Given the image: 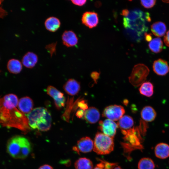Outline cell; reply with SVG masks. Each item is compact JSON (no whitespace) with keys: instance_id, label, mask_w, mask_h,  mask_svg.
<instances>
[{"instance_id":"cell-18","label":"cell","mask_w":169,"mask_h":169,"mask_svg":"<svg viewBox=\"0 0 169 169\" xmlns=\"http://www.w3.org/2000/svg\"><path fill=\"white\" fill-rule=\"evenodd\" d=\"M100 114L98 110L95 107H90L84 112V117L88 123L94 124L99 120Z\"/></svg>"},{"instance_id":"cell-37","label":"cell","mask_w":169,"mask_h":169,"mask_svg":"<svg viewBox=\"0 0 169 169\" xmlns=\"http://www.w3.org/2000/svg\"><path fill=\"white\" fill-rule=\"evenodd\" d=\"M38 169H53V167L49 165L45 164L40 166Z\"/></svg>"},{"instance_id":"cell-32","label":"cell","mask_w":169,"mask_h":169,"mask_svg":"<svg viewBox=\"0 0 169 169\" xmlns=\"http://www.w3.org/2000/svg\"><path fill=\"white\" fill-rule=\"evenodd\" d=\"M71 1L74 5L78 6H82L85 4L87 1L85 0H72Z\"/></svg>"},{"instance_id":"cell-30","label":"cell","mask_w":169,"mask_h":169,"mask_svg":"<svg viewBox=\"0 0 169 169\" xmlns=\"http://www.w3.org/2000/svg\"><path fill=\"white\" fill-rule=\"evenodd\" d=\"M156 1L152 0H141V5L146 8H150L153 7L155 4Z\"/></svg>"},{"instance_id":"cell-10","label":"cell","mask_w":169,"mask_h":169,"mask_svg":"<svg viewBox=\"0 0 169 169\" xmlns=\"http://www.w3.org/2000/svg\"><path fill=\"white\" fill-rule=\"evenodd\" d=\"M118 127L117 124L109 119L100 121L99 122V129L102 133L113 138L116 134Z\"/></svg>"},{"instance_id":"cell-15","label":"cell","mask_w":169,"mask_h":169,"mask_svg":"<svg viewBox=\"0 0 169 169\" xmlns=\"http://www.w3.org/2000/svg\"><path fill=\"white\" fill-rule=\"evenodd\" d=\"M63 89L69 95L73 96L77 94L80 90V83L76 80L69 79L64 84Z\"/></svg>"},{"instance_id":"cell-38","label":"cell","mask_w":169,"mask_h":169,"mask_svg":"<svg viewBox=\"0 0 169 169\" xmlns=\"http://www.w3.org/2000/svg\"><path fill=\"white\" fill-rule=\"evenodd\" d=\"M129 11L127 9H124L122 10L121 15L125 17H127L128 15Z\"/></svg>"},{"instance_id":"cell-35","label":"cell","mask_w":169,"mask_h":169,"mask_svg":"<svg viewBox=\"0 0 169 169\" xmlns=\"http://www.w3.org/2000/svg\"><path fill=\"white\" fill-rule=\"evenodd\" d=\"M99 75V73L97 72H93L91 74V77L95 81L98 79Z\"/></svg>"},{"instance_id":"cell-26","label":"cell","mask_w":169,"mask_h":169,"mask_svg":"<svg viewBox=\"0 0 169 169\" xmlns=\"http://www.w3.org/2000/svg\"><path fill=\"white\" fill-rule=\"evenodd\" d=\"M148 46L149 49L152 52L155 53H160L163 49L162 41L159 38H155L149 42Z\"/></svg>"},{"instance_id":"cell-6","label":"cell","mask_w":169,"mask_h":169,"mask_svg":"<svg viewBox=\"0 0 169 169\" xmlns=\"http://www.w3.org/2000/svg\"><path fill=\"white\" fill-rule=\"evenodd\" d=\"M113 138L102 132H97L95 136L93 150L98 154L106 155L112 151L114 148Z\"/></svg>"},{"instance_id":"cell-39","label":"cell","mask_w":169,"mask_h":169,"mask_svg":"<svg viewBox=\"0 0 169 169\" xmlns=\"http://www.w3.org/2000/svg\"><path fill=\"white\" fill-rule=\"evenodd\" d=\"M93 169H104L100 163L97 164Z\"/></svg>"},{"instance_id":"cell-24","label":"cell","mask_w":169,"mask_h":169,"mask_svg":"<svg viewBox=\"0 0 169 169\" xmlns=\"http://www.w3.org/2000/svg\"><path fill=\"white\" fill-rule=\"evenodd\" d=\"M7 67L8 71L13 74L20 73L22 69V65L21 62L16 59L9 60L8 62Z\"/></svg>"},{"instance_id":"cell-5","label":"cell","mask_w":169,"mask_h":169,"mask_svg":"<svg viewBox=\"0 0 169 169\" xmlns=\"http://www.w3.org/2000/svg\"><path fill=\"white\" fill-rule=\"evenodd\" d=\"M145 23L143 13L140 10L129 11L128 16L124 17L123 19V24L125 28L135 30L139 34L147 30Z\"/></svg>"},{"instance_id":"cell-42","label":"cell","mask_w":169,"mask_h":169,"mask_svg":"<svg viewBox=\"0 0 169 169\" xmlns=\"http://www.w3.org/2000/svg\"><path fill=\"white\" fill-rule=\"evenodd\" d=\"M2 1H3L0 0V5L1 4V3H2Z\"/></svg>"},{"instance_id":"cell-17","label":"cell","mask_w":169,"mask_h":169,"mask_svg":"<svg viewBox=\"0 0 169 169\" xmlns=\"http://www.w3.org/2000/svg\"><path fill=\"white\" fill-rule=\"evenodd\" d=\"M38 60L37 55L32 52H27L23 56L22 62L23 65L26 67L31 69L36 65Z\"/></svg>"},{"instance_id":"cell-1","label":"cell","mask_w":169,"mask_h":169,"mask_svg":"<svg viewBox=\"0 0 169 169\" xmlns=\"http://www.w3.org/2000/svg\"><path fill=\"white\" fill-rule=\"evenodd\" d=\"M18 102L17 96L13 94L0 98V124L17 128L26 133L30 127L27 117L17 108Z\"/></svg>"},{"instance_id":"cell-21","label":"cell","mask_w":169,"mask_h":169,"mask_svg":"<svg viewBox=\"0 0 169 169\" xmlns=\"http://www.w3.org/2000/svg\"><path fill=\"white\" fill-rule=\"evenodd\" d=\"M141 115L142 119L146 121L151 122L155 119L156 113L155 110L151 106H146L142 110Z\"/></svg>"},{"instance_id":"cell-40","label":"cell","mask_w":169,"mask_h":169,"mask_svg":"<svg viewBox=\"0 0 169 169\" xmlns=\"http://www.w3.org/2000/svg\"><path fill=\"white\" fill-rule=\"evenodd\" d=\"M113 169H123L120 166H117L115 167Z\"/></svg>"},{"instance_id":"cell-22","label":"cell","mask_w":169,"mask_h":169,"mask_svg":"<svg viewBox=\"0 0 169 169\" xmlns=\"http://www.w3.org/2000/svg\"><path fill=\"white\" fill-rule=\"evenodd\" d=\"M134 123L133 119L131 116L125 115L119 120L117 124L121 131H126L132 128Z\"/></svg>"},{"instance_id":"cell-3","label":"cell","mask_w":169,"mask_h":169,"mask_svg":"<svg viewBox=\"0 0 169 169\" xmlns=\"http://www.w3.org/2000/svg\"><path fill=\"white\" fill-rule=\"evenodd\" d=\"M7 150L12 157L17 159H24L30 153L31 145L29 141L26 137L21 136H15L8 140Z\"/></svg>"},{"instance_id":"cell-2","label":"cell","mask_w":169,"mask_h":169,"mask_svg":"<svg viewBox=\"0 0 169 169\" xmlns=\"http://www.w3.org/2000/svg\"><path fill=\"white\" fill-rule=\"evenodd\" d=\"M30 127L42 131H47L51 128L52 117L45 108L38 107L33 109L27 116Z\"/></svg>"},{"instance_id":"cell-13","label":"cell","mask_w":169,"mask_h":169,"mask_svg":"<svg viewBox=\"0 0 169 169\" xmlns=\"http://www.w3.org/2000/svg\"><path fill=\"white\" fill-rule=\"evenodd\" d=\"M61 38L63 44L67 47L75 46L78 43V39L76 34L71 30L64 31Z\"/></svg>"},{"instance_id":"cell-27","label":"cell","mask_w":169,"mask_h":169,"mask_svg":"<svg viewBox=\"0 0 169 169\" xmlns=\"http://www.w3.org/2000/svg\"><path fill=\"white\" fill-rule=\"evenodd\" d=\"M139 91L141 95L147 97H150L154 93L153 85L150 82H145L141 85Z\"/></svg>"},{"instance_id":"cell-31","label":"cell","mask_w":169,"mask_h":169,"mask_svg":"<svg viewBox=\"0 0 169 169\" xmlns=\"http://www.w3.org/2000/svg\"><path fill=\"white\" fill-rule=\"evenodd\" d=\"M78 105L81 109L84 111L88 108V105L84 100L79 101L78 104Z\"/></svg>"},{"instance_id":"cell-4","label":"cell","mask_w":169,"mask_h":169,"mask_svg":"<svg viewBox=\"0 0 169 169\" xmlns=\"http://www.w3.org/2000/svg\"><path fill=\"white\" fill-rule=\"evenodd\" d=\"M121 132L124 136V141L121 145L124 154L126 155V156L128 157L133 150H142L143 148L141 144L142 138L141 134L142 133L139 127H133L127 131H121Z\"/></svg>"},{"instance_id":"cell-41","label":"cell","mask_w":169,"mask_h":169,"mask_svg":"<svg viewBox=\"0 0 169 169\" xmlns=\"http://www.w3.org/2000/svg\"><path fill=\"white\" fill-rule=\"evenodd\" d=\"M162 1L165 3H169V0H162Z\"/></svg>"},{"instance_id":"cell-25","label":"cell","mask_w":169,"mask_h":169,"mask_svg":"<svg viewBox=\"0 0 169 169\" xmlns=\"http://www.w3.org/2000/svg\"><path fill=\"white\" fill-rule=\"evenodd\" d=\"M75 169H93V164L89 159L81 157L77 160L74 164Z\"/></svg>"},{"instance_id":"cell-34","label":"cell","mask_w":169,"mask_h":169,"mask_svg":"<svg viewBox=\"0 0 169 169\" xmlns=\"http://www.w3.org/2000/svg\"><path fill=\"white\" fill-rule=\"evenodd\" d=\"M84 111L80 109L76 112V115L79 118H82L84 116Z\"/></svg>"},{"instance_id":"cell-11","label":"cell","mask_w":169,"mask_h":169,"mask_svg":"<svg viewBox=\"0 0 169 169\" xmlns=\"http://www.w3.org/2000/svg\"><path fill=\"white\" fill-rule=\"evenodd\" d=\"M94 142L89 137L85 136L79 140L77 146L74 147V150L78 152L87 153L90 152L93 149Z\"/></svg>"},{"instance_id":"cell-7","label":"cell","mask_w":169,"mask_h":169,"mask_svg":"<svg viewBox=\"0 0 169 169\" xmlns=\"http://www.w3.org/2000/svg\"><path fill=\"white\" fill-rule=\"evenodd\" d=\"M148 67L142 64H137L134 67L129 77L130 82L135 86H138L145 82L149 73Z\"/></svg>"},{"instance_id":"cell-20","label":"cell","mask_w":169,"mask_h":169,"mask_svg":"<svg viewBox=\"0 0 169 169\" xmlns=\"http://www.w3.org/2000/svg\"><path fill=\"white\" fill-rule=\"evenodd\" d=\"M44 25L47 30L54 32L57 31L60 28L61 22L58 18L54 16H51L45 20Z\"/></svg>"},{"instance_id":"cell-29","label":"cell","mask_w":169,"mask_h":169,"mask_svg":"<svg viewBox=\"0 0 169 169\" xmlns=\"http://www.w3.org/2000/svg\"><path fill=\"white\" fill-rule=\"evenodd\" d=\"M98 160L102 163L104 169H113L117 166V163H116L110 162L99 159Z\"/></svg>"},{"instance_id":"cell-16","label":"cell","mask_w":169,"mask_h":169,"mask_svg":"<svg viewBox=\"0 0 169 169\" xmlns=\"http://www.w3.org/2000/svg\"><path fill=\"white\" fill-rule=\"evenodd\" d=\"M33 103L32 100L28 96L21 98L18 100V108L23 114H28L33 109Z\"/></svg>"},{"instance_id":"cell-28","label":"cell","mask_w":169,"mask_h":169,"mask_svg":"<svg viewBox=\"0 0 169 169\" xmlns=\"http://www.w3.org/2000/svg\"><path fill=\"white\" fill-rule=\"evenodd\" d=\"M138 168V169H154L155 165L151 159L144 157L141 158L139 161Z\"/></svg>"},{"instance_id":"cell-12","label":"cell","mask_w":169,"mask_h":169,"mask_svg":"<svg viewBox=\"0 0 169 169\" xmlns=\"http://www.w3.org/2000/svg\"><path fill=\"white\" fill-rule=\"evenodd\" d=\"M81 21L83 24L89 28L95 27L99 23L98 14L94 12H86L82 15Z\"/></svg>"},{"instance_id":"cell-23","label":"cell","mask_w":169,"mask_h":169,"mask_svg":"<svg viewBox=\"0 0 169 169\" xmlns=\"http://www.w3.org/2000/svg\"><path fill=\"white\" fill-rule=\"evenodd\" d=\"M152 33L155 36L161 37L164 35L166 30V24L161 21L156 22L151 26Z\"/></svg>"},{"instance_id":"cell-19","label":"cell","mask_w":169,"mask_h":169,"mask_svg":"<svg viewBox=\"0 0 169 169\" xmlns=\"http://www.w3.org/2000/svg\"><path fill=\"white\" fill-rule=\"evenodd\" d=\"M154 152L156 156L159 158H166L169 156V146L165 143H159L155 146Z\"/></svg>"},{"instance_id":"cell-14","label":"cell","mask_w":169,"mask_h":169,"mask_svg":"<svg viewBox=\"0 0 169 169\" xmlns=\"http://www.w3.org/2000/svg\"><path fill=\"white\" fill-rule=\"evenodd\" d=\"M154 72L157 75L164 76L169 71V66L167 61L161 59L155 60L153 64Z\"/></svg>"},{"instance_id":"cell-8","label":"cell","mask_w":169,"mask_h":169,"mask_svg":"<svg viewBox=\"0 0 169 169\" xmlns=\"http://www.w3.org/2000/svg\"><path fill=\"white\" fill-rule=\"evenodd\" d=\"M125 113L124 107L117 105H110L106 107L104 110L102 116L113 121L119 120Z\"/></svg>"},{"instance_id":"cell-36","label":"cell","mask_w":169,"mask_h":169,"mask_svg":"<svg viewBox=\"0 0 169 169\" xmlns=\"http://www.w3.org/2000/svg\"><path fill=\"white\" fill-rule=\"evenodd\" d=\"M145 39L147 41L150 42L152 40V35L151 34L145 33Z\"/></svg>"},{"instance_id":"cell-33","label":"cell","mask_w":169,"mask_h":169,"mask_svg":"<svg viewBox=\"0 0 169 169\" xmlns=\"http://www.w3.org/2000/svg\"><path fill=\"white\" fill-rule=\"evenodd\" d=\"M164 41L165 44L169 47V30L166 32L164 38Z\"/></svg>"},{"instance_id":"cell-9","label":"cell","mask_w":169,"mask_h":169,"mask_svg":"<svg viewBox=\"0 0 169 169\" xmlns=\"http://www.w3.org/2000/svg\"><path fill=\"white\" fill-rule=\"evenodd\" d=\"M46 91L47 94L54 99L57 109L60 110L64 106L66 99L63 93L51 85L47 87Z\"/></svg>"}]
</instances>
